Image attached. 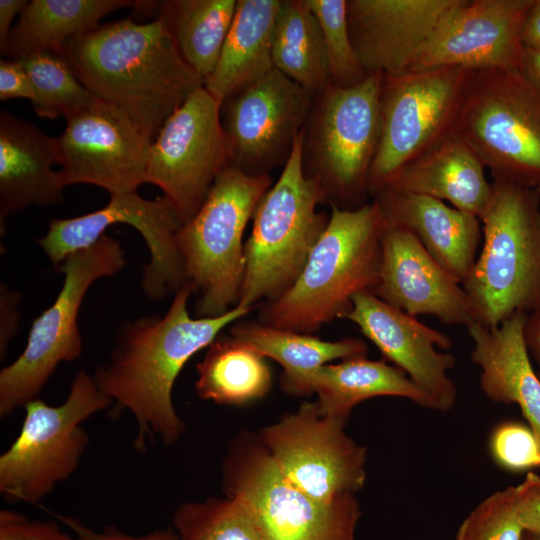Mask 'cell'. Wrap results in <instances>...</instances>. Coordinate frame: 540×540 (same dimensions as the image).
I'll return each mask as SVG.
<instances>
[{
    "mask_svg": "<svg viewBox=\"0 0 540 540\" xmlns=\"http://www.w3.org/2000/svg\"><path fill=\"white\" fill-rule=\"evenodd\" d=\"M195 292L186 282L174 294L167 312L144 316L119 327L106 362L92 374L99 389L114 403L113 413L130 412L136 423L133 447L145 452L159 440L171 445L185 423L176 412L172 391L188 360L252 309L235 306L217 317L192 318L188 302Z\"/></svg>",
    "mask_w": 540,
    "mask_h": 540,
    "instance_id": "6da1fadb",
    "label": "cell"
},
{
    "mask_svg": "<svg viewBox=\"0 0 540 540\" xmlns=\"http://www.w3.org/2000/svg\"><path fill=\"white\" fill-rule=\"evenodd\" d=\"M61 55L92 94L125 112L151 141L204 86L159 17L100 25L69 43Z\"/></svg>",
    "mask_w": 540,
    "mask_h": 540,
    "instance_id": "7a4b0ae2",
    "label": "cell"
},
{
    "mask_svg": "<svg viewBox=\"0 0 540 540\" xmlns=\"http://www.w3.org/2000/svg\"><path fill=\"white\" fill-rule=\"evenodd\" d=\"M330 207L328 224L297 280L281 296L260 305L259 322L310 334L345 318L354 295L372 292L377 285L384 229L378 206Z\"/></svg>",
    "mask_w": 540,
    "mask_h": 540,
    "instance_id": "3957f363",
    "label": "cell"
},
{
    "mask_svg": "<svg viewBox=\"0 0 540 540\" xmlns=\"http://www.w3.org/2000/svg\"><path fill=\"white\" fill-rule=\"evenodd\" d=\"M491 185L479 218L482 249L462 286L476 322L497 327L516 313L540 308V195L511 182Z\"/></svg>",
    "mask_w": 540,
    "mask_h": 540,
    "instance_id": "277c9868",
    "label": "cell"
},
{
    "mask_svg": "<svg viewBox=\"0 0 540 540\" xmlns=\"http://www.w3.org/2000/svg\"><path fill=\"white\" fill-rule=\"evenodd\" d=\"M304 136L303 129L277 182L262 197L252 217L238 306L252 309L285 293L328 224L329 216L317 211L318 205L326 202L325 196L304 171Z\"/></svg>",
    "mask_w": 540,
    "mask_h": 540,
    "instance_id": "5b68a950",
    "label": "cell"
},
{
    "mask_svg": "<svg viewBox=\"0 0 540 540\" xmlns=\"http://www.w3.org/2000/svg\"><path fill=\"white\" fill-rule=\"evenodd\" d=\"M271 183L269 175H250L228 165L195 216L179 229L186 279L198 295L196 317H217L237 305L245 267L244 231Z\"/></svg>",
    "mask_w": 540,
    "mask_h": 540,
    "instance_id": "8992f818",
    "label": "cell"
},
{
    "mask_svg": "<svg viewBox=\"0 0 540 540\" xmlns=\"http://www.w3.org/2000/svg\"><path fill=\"white\" fill-rule=\"evenodd\" d=\"M382 79L375 73L350 87L330 84L318 95L304 128V171L326 202L341 209L365 205L380 139Z\"/></svg>",
    "mask_w": 540,
    "mask_h": 540,
    "instance_id": "52a82bcc",
    "label": "cell"
},
{
    "mask_svg": "<svg viewBox=\"0 0 540 540\" xmlns=\"http://www.w3.org/2000/svg\"><path fill=\"white\" fill-rule=\"evenodd\" d=\"M453 132L493 176L540 186V93L518 70H472Z\"/></svg>",
    "mask_w": 540,
    "mask_h": 540,
    "instance_id": "ba28073f",
    "label": "cell"
},
{
    "mask_svg": "<svg viewBox=\"0 0 540 540\" xmlns=\"http://www.w3.org/2000/svg\"><path fill=\"white\" fill-rule=\"evenodd\" d=\"M112 404L86 370L74 376L61 404L29 402L19 435L0 456L2 497L37 504L72 476L89 444L82 423Z\"/></svg>",
    "mask_w": 540,
    "mask_h": 540,
    "instance_id": "9c48e42d",
    "label": "cell"
},
{
    "mask_svg": "<svg viewBox=\"0 0 540 540\" xmlns=\"http://www.w3.org/2000/svg\"><path fill=\"white\" fill-rule=\"evenodd\" d=\"M124 265L121 244L105 233L57 267L64 274L61 290L52 305L34 319L22 353L0 371L1 418L38 398L58 365L81 355L78 314L83 299L94 282L116 274Z\"/></svg>",
    "mask_w": 540,
    "mask_h": 540,
    "instance_id": "30bf717a",
    "label": "cell"
},
{
    "mask_svg": "<svg viewBox=\"0 0 540 540\" xmlns=\"http://www.w3.org/2000/svg\"><path fill=\"white\" fill-rule=\"evenodd\" d=\"M223 489L249 512L261 540H356L355 494L316 500L290 483L264 447L237 439L223 462Z\"/></svg>",
    "mask_w": 540,
    "mask_h": 540,
    "instance_id": "8fae6325",
    "label": "cell"
},
{
    "mask_svg": "<svg viewBox=\"0 0 540 540\" xmlns=\"http://www.w3.org/2000/svg\"><path fill=\"white\" fill-rule=\"evenodd\" d=\"M472 70L439 67L383 75L381 129L368 179L374 195L391 177L453 132Z\"/></svg>",
    "mask_w": 540,
    "mask_h": 540,
    "instance_id": "7c38bea8",
    "label": "cell"
},
{
    "mask_svg": "<svg viewBox=\"0 0 540 540\" xmlns=\"http://www.w3.org/2000/svg\"><path fill=\"white\" fill-rule=\"evenodd\" d=\"M228 165L221 103L203 86L169 117L152 141L146 183L161 189L184 224L198 212Z\"/></svg>",
    "mask_w": 540,
    "mask_h": 540,
    "instance_id": "4fadbf2b",
    "label": "cell"
},
{
    "mask_svg": "<svg viewBox=\"0 0 540 540\" xmlns=\"http://www.w3.org/2000/svg\"><path fill=\"white\" fill-rule=\"evenodd\" d=\"M128 224L144 238L150 261L144 266L141 286L152 300L176 293L187 282L177 242L183 222L163 196L148 200L137 191L110 195L101 209L73 218L52 219L37 239L45 255L58 267L70 254L85 249L114 224Z\"/></svg>",
    "mask_w": 540,
    "mask_h": 540,
    "instance_id": "5bb4252c",
    "label": "cell"
},
{
    "mask_svg": "<svg viewBox=\"0 0 540 540\" xmlns=\"http://www.w3.org/2000/svg\"><path fill=\"white\" fill-rule=\"evenodd\" d=\"M346 421L319 413L315 403L261 431L282 475L310 497L331 502L355 494L366 480L367 449L344 431Z\"/></svg>",
    "mask_w": 540,
    "mask_h": 540,
    "instance_id": "9a60e30c",
    "label": "cell"
},
{
    "mask_svg": "<svg viewBox=\"0 0 540 540\" xmlns=\"http://www.w3.org/2000/svg\"><path fill=\"white\" fill-rule=\"evenodd\" d=\"M310 91L277 69L221 104L229 165L250 175L286 163L311 114Z\"/></svg>",
    "mask_w": 540,
    "mask_h": 540,
    "instance_id": "2e32d148",
    "label": "cell"
},
{
    "mask_svg": "<svg viewBox=\"0 0 540 540\" xmlns=\"http://www.w3.org/2000/svg\"><path fill=\"white\" fill-rule=\"evenodd\" d=\"M66 123L56 137L66 186L91 184L114 195L146 183L152 141L121 109L99 99Z\"/></svg>",
    "mask_w": 540,
    "mask_h": 540,
    "instance_id": "e0dca14e",
    "label": "cell"
},
{
    "mask_svg": "<svg viewBox=\"0 0 540 540\" xmlns=\"http://www.w3.org/2000/svg\"><path fill=\"white\" fill-rule=\"evenodd\" d=\"M533 1L459 0L406 71L439 67L519 71L521 27Z\"/></svg>",
    "mask_w": 540,
    "mask_h": 540,
    "instance_id": "ac0fdd59",
    "label": "cell"
},
{
    "mask_svg": "<svg viewBox=\"0 0 540 540\" xmlns=\"http://www.w3.org/2000/svg\"><path fill=\"white\" fill-rule=\"evenodd\" d=\"M345 318L355 323L366 338L424 389L437 403L438 411L451 410L458 390L448 372L456 364L452 353L439 351L452 347V339L379 299L371 291L352 298Z\"/></svg>",
    "mask_w": 540,
    "mask_h": 540,
    "instance_id": "d6986e66",
    "label": "cell"
},
{
    "mask_svg": "<svg viewBox=\"0 0 540 540\" xmlns=\"http://www.w3.org/2000/svg\"><path fill=\"white\" fill-rule=\"evenodd\" d=\"M461 285L411 232L384 222L374 295L411 316L431 315L444 324L467 328L476 319Z\"/></svg>",
    "mask_w": 540,
    "mask_h": 540,
    "instance_id": "ffe728a7",
    "label": "cell"
},
{
    "mask_svg": "<svg viewBox=\"0 0 540 540\" xmlns=\"http://www.w3.org/2000/svg\"><path fill=\"white\" fill-rule=\"evenodd\" d=\"M459 0H346L355 53L367 74L405 72Z\"/></svg>",
    "mask_w": 540,
    "mask_h": 540,
    "instance_id": "44dd1931",
    "label": "cell"
},
{
    "mask_svg": "<svg viewBox=\"0 0 540 540\" xmlns=\"http://www.w3.org/2000/svg\"><path fill=\"white\" fill-rule=\"evenodd\" d=\"M56 137L31 122L0 111V232L7 218L30 205L50 206L64 200Z\"/></svg>",
    "mask_w": 540,
    "mask_h": 540,
    "instance_id": "7402d4cb",
    "label": "cell"
},
{
    "mask_svg": "<svg viewBox=\"0 0 540 540\" xmlns=\"http://www.w3.org/2000/svg\"><path fill=\"white\" fill-rule=\"evenodd\" d=\"M386 224L411 232L459 283L470 273L482 238L478 217L443 201L387 188L373 195Z\"/></svg>",
    "mask_w": 540,
    "mask_h": 540,
    "instance_id": "603a6c76",
    "label": "cell"
},
{
    "mask_svg": "<svg viewBox=\"0 0 540 540\" xmlns=\"http://www.w3.org/2000/svg\"><path fill=\"white\" fill-rule=\"evenodd\" d=\"M526 316L516 313L497 327L474 322L467 331L484 395L496 403L517 405L540 440V377L525 343Z\"/></svg>",
    "mask_w": 540,
    "mask_h": 540,
    "instance_id": "cb8c5ba5",
    "label": "cell"
},
{
    "mask_svg": "<svg viewBox=\"0 0 540 540\" xmlns=\"http://www.w3.org/2000/svg\"><path fill=\"white\" fill-rule=\"evenodd\" d=\"M484 170L473 150L452 132L406 164L380 189L448 201L452 207L480 218L492 194Z\"/></svg>",
    "mask_w": 540,
    "mask_h": 540,
    "instance_id": "d4e9b609",
    "label": "cell"
},
{
    "mask_svg": "<svg viewBox=\"0 0 540 540\" xmlns=\"http://www.w3.org/2000/svg\"><path fill=\"white\" fill-rule=\"evenodd\" d=\"M316 393L319 413L347 421L352 409L378 396L401 397L427 409L438 411L435 400L407 374L386 360L366 357L325 364L302 378L295 395Z\"/></svg>",
    "mask_w": 540,
    "mask_h": 540,
    "instance_id": "484cf974",
    "label": "cell"
},
{
    "mask_svg": "<svg viewBox=\"0 0 540 540\" xmlns=\"http://www.w3.org/2000/svg\"><path fill=\"white\" fill-rule=\"evenodd\" d=\"M281 0H237L235 15L205 89L221 104L274 69L272 31Z\"/></svg>",
    "mask_w": 540,
    "mask_h": 540,
    "instance_id": "4316f807",
    "label": "cell"
},
{
    "mask_svg": "<svg viewBox=\"0 0 540 540\" xmlns=\"http://www.w3.org/2000/svg\"><path fill=\"white\" fill-rule=\"evenodd\" d=\"M130 0H32L20 13L9 40L10 59L37 52L61 54L73 40L99 27L115 10L135 7Z\"/></svg>",
    "mask_w": 540,
    "mask_h": 540,
    "instance_id": "83f0119b",
    "label": "cell"
},
{
    "mask_svg": "<svg viewBox=\"0 0 540 540\" xmlns=\"http://www.w3.org/2000/svg\"><path fill=\"white\" fill-rule=\"evenodd\" d=\"M229 335L283 368L281 384L291 394L304 375L335 359L366 357L367 344L358 338L325 341L310 334L279 329L257 321L237 320Z\"/></svg>",
    "mask_w": 540,
    "mask_h": 540,
    "instance_id": "f1b7e54d",
    "label": "cell"
},
{
    "mask_svg": "<svg viewBox=\"0 0 540 540\" xmlns=\"http://www.w3.org/2000/svg\"><path fill=\"white\" fill-rule=\"evenodd\" d=\"M271 54L275 69L315 96L331 84L321 28L308 0H281Z\"/></svg>",
    "mask_w": 540,
    "mask_h": 540,
    "instance_id": "f546056e",
    "label": "cell"
},
{
    "mask_svg": "<svg viewBox=\"0 0 540 540\" xmlns=\"http://www.w3.org/2000/svg\"><path fill=\"white\" fill-rule=\"evenodd\" d=\"M197 364L195 391L202 400L241 405L262 398L270 389L265 357L232 336L219 335Z\"/></svg>",
    "mask_w": 540,
    "mask_h": 540,
    "instance_id": "4dcf8cb0",
    "label": "cell"
},
{
    "mask_svg": "<svg viewBox=\"0 0 540 540\" xmlns=\"http://www.w3.org/2000/svg\"><path fill=\"white\" fill-rule=\"evenodd\" d=\"M236 6L237 0L158 2V17L166 23L184 60L204 82L217 66Z\"/></svg>",
    "mask_w": 540,
    "mask_h": 540,
    "instance_id": "1f68e13d",
    "label": "cell"
},
{
    "mask_svg": "<svg viewBox=\"0 0 540 540\" xmlns=\"http://www.w3.org/2000/svg\"><path fill=\"white\" fill-rule=\"evenodd\" d=\"M16 60L30 79L32 107L40 118L68 119L99 100L81 83L61 54L37 52Z\"/></svg>",
    "mask_w": 540,
    "mask_h": 540,
    "instance_id": "d6a6232c",
    "label": "cell"
},
{
    "mask_svg": "<svg viewBox=\"0 0 540 540\" xmlns=\"http://www.w3.org/2000/svg\"><path fill=\"white\" fill-rule=\"evenodd\" d=\"M172 522L179 540H261L245 506L230 497L183 503Z\"/></svg>",
    "mask_w": 540,
    "mask_h": 540,
    "instance_id": "836d02e7",
    "label": "cell"
},
{
    "mask_svg": "<svg viewBox=\"0 0 540 540\" xmlns=\"http://www.w3.org/2000/svg\"><path fill=\"white\" fill-rule=\"evenodd\" d=\"M323 36L331 85L350 87L367 77L353 48L346 0H308Z\"/></svg>",
    "mask_w": 540,
    "mask_h": 540,
    "instance_id": "e575fe53",
    "label": "cell"
},
{
    "mask_svg": "<svg viewBox=\"0 0 540 540\" xmlns=\"http://www.w3.org/2000/svg\"><path fill=\"white\" fill-rule=\"evenodd\" d=\"M515 486L494 492L462 521L455 540H522Z\"/></svg>",
    "mask_w": 540,
    "mask_h": 540,
    "instance_id": "d590c367",
    "label": "cell"
},
{
    "mask_svg": "<svg viewBox=\"0 0 540 540\" xmlns=\"http://www.w3.org/2000/svg\"><path fill=\"white\" fill-rule=\"evenodd\" d=\"M490 455L501 469L519 473L540 469V440L527 423L503 421L489 437Z\"/></svg>",
    "mask_w": 540,
    "mask_h": 540,
    "instance_id": "8d00e7d4",
    "label": "cell"
},
{
    "mask_svg": "<svg viewBox=\"0 0 540 540\" xmlns=\"http://www.w3.org/2000/svg\"><path fill=\"white\" fill-rule=\"evenodd\" d=\"M0 540H79L54 520L30 519L11 509L0 510Z\"/></svg>",
    "mask_w": 540,
    "mask_h": 540,
    "instance_id": "74e56055",
    "label": "cell"
},
{
    "mask_svg": "<svg viewBox=\"0 0 540 540\" xmlns=\"http://www.w3.org/2000/svg\"><path fill=\"white\" fill-rule=\"evenodd\" d=\"M50 513L68 527L79 540H179L173 528L157 529L145 535L135 536L119 530L115 525H107L102 531H96L75 517Z\"/></svg>",
    "mask_w": 540,
    "mask_h": 540,
    "instance_id": "f35d334b",
    "label": "cell"
},
{
    "mask_svg": "<svg viewBox=\"0 0 540 540\" xmlns=\"http://www.w3.org/2000/svg\"><path fill=\"white\" fill-rule=\"evenodd\" d=\"M519 516L525 532L540 534V475L531 471L515 486Z\"/></svg>",
    "mask_w": 540,
    "mask_h": 540,
    "instance_id": "ab89813d",
    "label": "cell"
},
{
    "mask_svg": "<svg viewBox=\"0 0 540 540\" xmlns=\"http://www.w3.org/2000/svg\"><path fill=\"white\" fill-rule=\"evenodd\" d=\"M34 97L30 79L18 60L1 59L0 61V99L6 101Z\"/></svg>",
    "mask_w": 540,
    "mask_h": 540,
    "instance_id": "60d3db41",
    "label": "cell"
},
{
    "mask_svg": "<svg viewBox=\"0 0 540 540\" xmlns=\"http://www.w3.org/2000/svg\"><path fill=\"white\" fill-rule=\"evenodd\" d=\"M20 293L6 285L0 287V358H5L8 345L19 328L20 313L17 304Z\"/></svg>",
    "mask_w": 540,
    "mask_h": 540,
    "instance_id": "b9f144b4",
    "label": "cell"
},
{
    "mask_svg": "<svg viewBox=\"0 0 540 540\" xmlns=\"http://www.w3.org/2000/svg\"><path fill=\"white\" fill-rule=\"evenodd\" d=\"M29 1L0 0V53L8 56L11 24L18 13H21Z\"/></svg>",
    "mask_w": 540,
    "mask_h": 540,
    "instance_id": "7bdbcfd3",
    "label": "cell"
},
{
    "mask_svg": "<svg viewBox=\"0 0 540 540\" xmlns=\"http://www.w3.org/2000/svg\"><path fill=\"white\" fill-rule=\"evenodd\" d=\"M523 48L540 49V0H534L521 27Z\"/></svg>",
    "mask_w": 540,
    "mask_h": 540,
    "instance_id": "ee69618b",
    "label": "cell"
},
{
    "mask_svg": "<svg viewBox=\"0 0 540 540\" xmlns=\"http://www.w3.org/2000/svg\"><path fill=\"white\" fill-rule=\"evenodd\" d=\"M525 343L532 362L540 377V308L527 314L524 327Z\"/></svg>",
    "mask_w": 540,
    "mask_h": 540,
    "instance_id": "f6af8a7d",
    "label": "cell"
},
{
    "mask_svg": "<svg viewBox=\"0 0 540 540\" xmlns=\"http://www.w3.org/2000/svg\"><path fill=\"white\" fill-rule=\"evenodd\" d=\"M519 71L540 93V49L523 48Z\"/></svg>",
    "mask_w": 540,
    "mask_h": 540,
    "instance_id": "bcb514c9",
    "label": "cell"
},
{
    "mask_svg": "<svg viewBox=\"0 0 540 540\" xmlns=\"http://www.w3.org/2000/svg\"><path fill=\"white\" fill-rule=\"evenodd\" d=\"M522 540H540V534L525 532Z\"/></svg>",
    "mask_w": 540,
    "mask_h": 540,
    "instance_id": "7dc6e473",
    "label": "cell"
},
{
    "mask_svg": "<svg viewBox=\"0 0 540 540\" xmlns=\"http://www.w3.org/2000/svg\"><path fill=\"white\" fill-rule=\"evenodd\" d=\"M538 194L540 195V186L536 188Z\"/></svg>",
    "mask_w": 540,
    "mask_h": 540,
    "instance_id": "c3c4849f",
    "label": "cell"
}]
</instances>
